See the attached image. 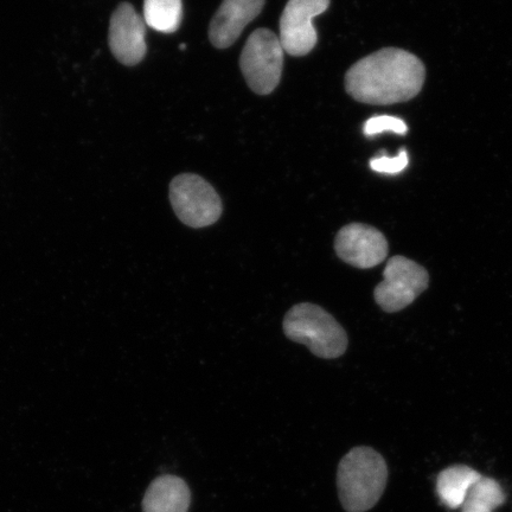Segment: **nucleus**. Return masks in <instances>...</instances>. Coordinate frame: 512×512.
Instances as JSON below:
<instances>
[{
    "label": "nucleus",
    "mask_w": 512,
    "mask_h": 512,
    "mask_svg": "<svg viewBox=\"0 0 512 512\" xmlns=\"http://www.w3.org/2000/svg\"><path fill=\"white\" fill-rule=\"evenodd\" d=\"M425 80V64L418 56L398 48H384L348 70L345 89L362 104L394 105L414 99Z\"/></svg>",
    "instance_id": "obj_1"
},
{
    "label": "nucleus",
    "mask_w": 512,
    "mask_h": 512,
    "mask_svg": "<svg viewBox=\"0 0 512 512\" xmlns=\"http://www.w3.org/2000/svg\"><path fill=\"white\" fill-rule=\"evenodd\" d=\"M388 479L386 460L373 448H352L338 466L339 499L348 512H366L380 501Z\"/></svg>",
    "instance_id": "obj_2"
},
{
    "label": "nucleus",
    "mask_w": 512,
    "mask_h": 512,
    "mask_svg": "<svg viewBox=\"0 0 512 512\" xmlns=\"http://www.w3.org/2000/svg\"><path fill=\"white\" fill-rule=\"evenodd\" d=\"M283 326L287 338L306 345L313 355L325 360L341 357L348 349L347 332L318 305L302 303L293 306L286 313Z\"/></svg>",
    "instance_id": "obj_3"
},
{
    "label": "nucleus",
    "mask_w": 512,
    "mask_h": 512,
    "mask_svg": "<svg viewBox=\"0 0 512 512\" xmlns=\"http://www.w3.org/2000/svg\"><path fill=\"white\" fill-rule=\"evenodd\" d=\"M284 48L280 38L268 29H258L249 36L242 50L240 67L252 91L271 94L278 87L284 67Z\"/></svg>",
    "instance_id": "obj_4"
},
{
    "label": "nucleus",
    "mask_w": 512,
    "mask_h": 512,
    "mask_svg": "<svg viewBox=\"0 0 512 512\" xmlns=\"http://www.w3.org/2000/svg\"><path fill=\"white\" fill-rule=\"evenodd\" d=\"M170 202L178 219L191 228L211 226L222 215L219 194L206 179L184 174L170 184Z\"/></svg>",
    "instance_id": "obj_5"
},
{
    "label": "nucleus",
    "mask_w": 512,
    "mask_h": 512,
    "mask_svg": "<svg viewBox=\"0 0 512 512\" xmlns=\"http://www.w3.org/2000/svg\"><path fill=\"white\" fill-rule=\"evenodd\" d=\"M430 275L415 261L396 255L389 259L383 271V281L376 286L374 297L384 312L406 309L427 290Z\"/></svg>",
    "instance_id": "obj_6"
},
{
    "label": "nucleus",
    "mask_w": 512,
    "mask_h": 512,
    "mask_svg": "<svg viewBox=\"0 0 512 512\" xmlns=\"http://www.w3.org/2000/svg\"><path fill=\"white\" fill-rule=\"evenodd\" d=\"M330 0H288L280 18V42L288 55L305 56L316 47L313 18L324 14Z\"/></svg>",
    "instance_id": "obj_7"
},
{
    "label": "nucleus",
    "mask_w": 512,
    "mask_h": 512,
    "mask_svg": "<svg viewBox=\"0 0 512 512\" xmlns=\"http://www.w3.org/2000/svg\"><path fill=\"white\" fill-rule=\"evenodd\" d=\"M335 251L345 264L368 270L386 260L389 246L379 229L368 224L351 223L339 230Z\"/></svg>",
    "instance_id": "obj_8"
},
{
    "label": "nucleus",
    "mask_w": 512,
    "mask_h": 512,
    "mask_svg": "<svg viewBox=\"0 0 512 512\" xmlns=\"http://www.w3.org/2000/svg\"><path fill=\"white\" fill-rule=\"evenodd\" d=\"M146 23L131 4H120L111 18L110 47L119 62L136 66L146 55Z\"/></svg>",
    "instance_id": "obj_9"
},
{
    "label": "nucleus",
    "mask_w": 512,
    "mask_h": 512,
    "mask_svg": "<svg viewBox=\"0 0 512 512\" xmlns=\"http://www.w3.org/2000/svg\"><path fill=\"white\" fill-rule=\"evenodd\" d=\"M266 0H223L209 27L214 47L226 49L241 36L247 25L264 9Z\"/></svg>",
    "instance_id": "obj_10"
},
{
    "label": "nucleus",
    "mask_w": 512,
    "mask_h": 512,
    "mask_svg": "<svg viewBox=\"0 0 512 512\" xmlns=\"http://www.w3.org/2000/svg\"><path fill=\"white\" fill-rule=\"evenodd\" d=\"M191 495L182 478L165 475L153 480L143 499L144 512H188Z\"/></svg>",
    "instance_id": "obj_11"
},
{
    "label": "nucleus",
    "mask_w": 512,
    "mask_h": 512,
    "mask_svg": "<svg viewBox=\"0 0 512 512\" xmlns=\"http://www.w3.org/2000/svg\"><path fill=\"white\" fill-rule=\"evenodd\" d=\"M480 478L482 475L471 467H448L440 473L437 480V492L441 503L452 510L462 508L467 494Z\"/></svg>",
    "instance_id": "obj_12"
},
{
    "label": "nucleus",
    "mask_w": 512,
    "mask_h": 512,
    "mask_svg": "<svg viewBox=\"0 0 512 512\" xmlns=\"http://www.w3.org/2000/svg\"><path fill=\"white\" fill-rule=\"evenodd\" d=\"M182 0H145L144 21L153 30L172 34L182 23Z\"/></svg>",
    "instance_id": "obj_13"
},
{
    "label": "nucleus",
    "mask_w": 512,
    "mask_h": 512,
    "mask_svg": "<svg viewBox=\"0 0 512 512\" xmlns=\"http://www.w3.org/2000/svg\"><path fill=\"white\" fill-rule=\"evenodd\" d=\"M505 502L502 486L495 479L480 478L463 504V512H494Z\"/></svg>",
    "instance_id": "obj_14"
},
{
    "label": "nucleus",
    "mask_w": 512,
    "mask_h": 512,
    "mask_svg": "<svg viewBox=\"0 0 512 512\" xmlns=\"http://www.w3.org/2000/svg\"><path fill=\"white\" fill-rule=\"evenodd\" d=\"M384 131L406 134L408 127L405 121L399 118L389 117V115H380V117L370 118L363 127V132L367 137H374L376 134H380Z\"/></svg>",
    "instance_id": "obj_15"
},
{
    "label": "nucleus",
    "mask_w": 512,
    "mask_h": 512,
    "mask_svg": "<svg viewBox=\"0 0 512 512\" xmlns=\"http://www.w3.org/2000/svg\"><path fill=\"white\" fill-rule=\"evenodd\" d=\"M409 158L407 152L402 150L399 156L389 158L382 156L374 158L370 162V168L379 174L398 175L408 166Z\"/></svg>",
    "instance_id": "obj_16"
}]
</instances>
